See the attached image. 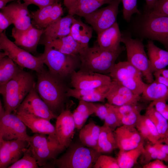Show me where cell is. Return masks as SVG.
<instances>
[{"mask_svg": "<svg viewBox=\"0 0 168 168\" xmlns=\"http://www.w3.org/2000/svg\"><path fill=\"white\" fill-rule=\"evenodd\" d=\"M37 82L36 90L42 100L51 111L56 114L62 108L66 96L68 89L63 79L44 69L37 72Z\"/></svg>", "mask_w": 168, "mask_h": 168, "instance_id": "6da1fadb", "label": "cell"}, {"mask_svg": "<svg viewBox=\"0 0 168 168\" xmlns=\"http://www.w3.org/2000/svg\"><path fill=\"white\" fill-rule=\"evenodd\" d=\"M35 85L33 75L21 69L14 77L0 86L5 113L15 112Z\"/></svg>", "mask_w": 168, "mask_h": 168, "instance_id": "7a4b0ae2", "label": "cell"}, {"mask_svg": "<svg viewBox=\"0 0 168 168\" xmlns=\"http://www.w3.org/2000/svg\"><path fill=\"white\" fill-rule=\"evenodd\" d=\"M124 49V47L120 46L114 51L105 50L97 44L84 48L78 55L81 63L79 70L109 74L116 60Z\"/></svg>", "mask_w": 168, "mask_h": 168, "instance_id": "3957f363", "label": "cell"}, {"mask_svg": "<svg viewBox=\"0 0 168 168\" xmlns=\"http://www.w3.org/2000/svg\"><path fill=\"white\" fill-rule=\"evenodd\" d=\"M66 152L54 160L59 168H91L101 153L93 148L81 144L71 143Z\"/></svg>", "mask_w": 168, "mask_h": 168, "instance_id": "277c9868", "label": "cell"}, {"mask_svg": "<svg viewBox=\"0 0 168 168\" xmlns=\"http://www.w3.org/2000/svg\"><path fill=\"white\" fill-rule=\"evenodd\" d=\"M44 45V52L40 56L49 71L62 79L71 76L76 71L78 55L66 54L48 45Z\"/></svg>", "mask_w": 168, "mask_h": 168, "instance_id": "5b68a950", "label": "cell"}, {"mask_svg": "<svg viewBox=\"0 0 168 168\" xmlns=\"http://www.w3.org/2000/svg\"><path fill=\"white\" fill-rule=\"evenodd\" d=\"M28 142L32 156L40 167L49 160L56 159L65 149L59 144L56 136L35 133L30 137Z\"/></svg>", "mask_w": 168, "mask_h": 168, "instance_id": "8992f818", "label": "cell"}, {"mask_svg": "<svg viewBox=\"0 0 168 168\" xmlns=\"http://www.w3.org/2000/svg\"><path fill=\"white\" fill-rule=\"evenodd\" d=\"M0 49L21 68H27L36 72L44 69V64L40 56H34L17 46L8 38L5 30L0 34Z\"/></svg>", "mask_w": 168, "mask_h": 168, "instance_id": "52a82bcc", "label": "cell"}, {"mask_svg": "<svg viewBox=\"0 0 168 168\" xmlns=\"http://www.w3.org/2000/svg\"><path fill=\"white\" fill-rule=\"evenodd\" d=\"M121 42L125 46L127 61L142 72L148 84L153 82L154 78L142 40L133 39L129 36H122Z\"/></svg>", "mask_w": 168, "mask_h": 168, "instance_id": "ba28073f", "label": "cell"}, {"mask_svg": "<svg viewBox=\"0 0 168 168\" xmlns=\"http://www.w3.org/2000/svg\"><path fill=\"white\" fill-rule=\"evenodd\" d=\"M26 125L15 114L6 113L0 102V138L5 140L19 139L28 142L30 137Z\"/></svg>", "mask_w": 168, "mask_h": 168, "instance_id": "9c48e42d", "label": "cell"}, {"mask_svg": "<svg viewBox=\"0 0 168 168\" xmlns=\"http://www.w3.org/2000/svg\"><path fill=\"white\" fill-rule=\"evenodd\" d=\"M121 0H113L106 7L98 9L83 17L98 34L116 22L119 5Z\"/></svg>", "mask_w": 168, "mask_h": 168, "instance_id": "30bf717a", "label": "cell"}, {"mask_svg": "<svg viewBox=\"0 0 168 168\" xmlns=\"http://www.w3.org/2000/svg\"><path fill=\"white\" fill-rule=\"evenodd\" d=\"M35 85L16 109L15 114H26L49 121L56 119L58 116L51 111L40 97L36 90Z\"/></svg>", "mask_w": 168, "mask_h": 168, "instance_id": "8fae6325", "label": "cell"}, {"mask_svg": "<svg viewBox=\"0 0 168 168\" xmlns=\"http://www.w3.org/2000/svg\"><path fill=\"white\" fill-rule=\"evenodd\" d=\"M141 30L144 36L158 41L168 50V16L148 13Z\"/></svg>", "mask_w": 168, "mask_h": 168, "instance_id": "7c38bea8", "label": "cell"}, {"mask_svg": "<svg viewBox=\"0 0 168 168\" xmlns=\"http://www.w3.org/2000/svg\"><path fill=\"white\" fill-rule=\"evenodd\" d=\"M110 76L97 72L79 70L71 76V84L73 88L92 89L110 83Z\"/></svg>", "mask_w": 168, "mask_h": 168, "instance_id": "4fadbf2b", "label": "cell"}, {"mask_svg": "<svg viewBox=\"0 0 168 168\" xmlns=\"http://www.w3.org/2000/svg\"><path fill=\"white\" fill-rule=\"evenodd\" d=\"M28 147V143L26 141L0 138V168H8L16 161Z\"/></svg>", "mask_w": 168, "mask_h": 168, "instance_id": "5bb4252c", "label": "cell"}, {"mask_svg": "<svg viewBox=\"0 0 168 168\" xmlns=\"http://www.w3.org/2000/svg\"><path fill=\"white\" fill-rule=\"evenodd\" d=\"M109 75L112 81L127 88L138 95H142L147 84L135 77L125 67L123 62L115 63Z\"/></svg>", "mask_w": 168, "mask_h": 168, "instance_id": "9a60e30c", "label": "cell"}, {"mask_svg": "<svg viewBox=\"0 0 168 168\" xmlns=\"http://www.w3.org/2000/svg\"><path fill=\"white\" fill-rule=\"evenodd\" d=\"M56 136L59 144L68 147L73 138L75 128L72 113L68 108L62 110L56 119Z\"/></svg>", "mask_w": 168, "mask_h": 168, "instance_id": "2e32d148", "label": "cell"}, {"mask_svg": "<svg viewBox=\"0 0 168 168\" xmlns=\"http://www.w3.org/2000/svg\"><path fill=\"white\" fill-rule=\"evenodd\" d=\"M44 30L37 29L32 25L25 30L17 29L14 27L12 30V36L17 46L30 53H34Z\"/></svg>", "mask_w": 168, "mask_h": 168, "instance_id": "e0dca14e", "label": "cell"}, {"mask_svg": "<svg viewBox=\"0 0 168 168\" xmlns=\"http://www.w3.org/2000/svg\"><path fill=\"white\" fill-rule=\"evenodd\" d=\"M63 14L61 4L56 2L31 12V23L37 29H44L62 17Z\"/></svg>", "mask_w": 168, "mask_h": 168, "instance_id": "ac0fdd59", "label": "cell"}, {"mask_svg": "<svg viewBox=\"0 0 168 168\" xmlns=\"http://www.w3.org/2000/svg\"><path fill=\"white\" fill-rule=\"evenodd\" d=\"M30 5L28 2L22 3L18 1L6 6L1 11L9 17L16 28L25 30L32 25L28 9Z\"/></svg>", "mask_w": 168, "mask_h": 168, "instance_id": "d6986e66", "label": "cell"}, {"mask_svg": "<svg viewBox=\"0 0 168 168\" xmlns=\"http://www.w3.org/2000/svg\"><path fill=\"white\" fill-rule=\"evenodd\" d=\"M114 133L119 150L128 151L144 145V139L134 126L122 125Z\"/></svg>", "mask_w": 168, "mask_h": 168, "instance_id": "ffe728a7", "label": "cell"}, {"mask_svg": "<svg viewBox=\"0 0 168 168\" xmlns=\"http://www.w3.org/2000/svg\"><path fill=\"white\" fill-rule=\"evenodd\" d=\"M76 19L68 14L48 26L44 29L41 37V44H44L69 35L72 26Z\"/></svg>", "mask_w": 168, "mask_h": 168, "instance_id": "44dd1931", "label": "cell"}, {"mask_svg": "<svg viewBox=\"0 0 168 168\" xmlns=\"http://www.w3.org/2000/svg\"><path fill=\"white\" fill-rule=\"evenodd\" d=\"M106 99L109 104L120 106L137 104L141 99V96L135 94L130 89L115 82Z\"/></svg>", "mask_w": 168, "mask_h": 168, "instance_id": "7402d4cb", "label": "cell"}, {"mask_svg": "<svg viewBox=\"0 0 168 168\" xmlns=\"http://www.w3.org/2000/svg\"><path fill=\"white\" fill-rule=\"evenodd\" d=\"M121 37L119 27L116 22L97 35V45L104 50H116L120 47Z\"/></svg>", "mask_w": 168, "mask_h": 168, "instance_id": "603a6c76", "label": "cell"}, {"mask_svg": "<svg viewBox=\"0 0 168 168\" xmlns=\"http://www.w3.org/2000/svg\"><path fill=\"white\" fill-rule=\"evenodd\" d=\"M15 114L33 133L56 136L55 127L50 121L20 113Z\"/></svg>", "mask_w": 168, "mask_h": 168, "instance_id": "cb8c5ba5", "label": "cell"}, {"mask_svg": "<svg viewBox=\"0 0 168 168\" xmlns=\"http://www.w3.org/2000/svg\"><path fill=\"white\" fill-rule=\"evenodd\" d=\"M146 47L151 70L153 73L168 66V51L158 47L151 40L147 41Z\"/></svg>", "mask_w": 168, "mask_h": 168, "instance_id": "d4e9b609", "label": "cell"}, {"mask_svg": "<svg viewBox=\"0 0 168 168\" xmlns=\"http://www.w3.org/2000/svg\"><path fill=\"white\" fill-rule=\"evenodd\" d=\"M113 0H76L68 10V14L84 17Z\"/></svg>", "mask_w": 168, "mask_h": 168, "instance_id": "484cf974", "label": "cell"}, {"mask_svg": "<svg viewBox=\"0 0 168 168\" xmlns=\"http://www.w3.org/2000/svg\"><path fill=\"white\" fill-rule=\"evenodd\" d=\"M122 125L133 126L136 125L141 115L142 107L138 103L120 106L113 105Z\"/></svg>", "mask_w": 168, "mask_h": 168, "instance_id": "4316f807", "label": "cell"}, {"mask_svg": "<svg viewBox=\"0 0 168 168\" xmlns=\"http://www.w3.org/2000/svg\"><path fill=\"white\" fill-rule=\"evenodd\" d=\"M45 44L63 54L72 55H78L84 49L70 34L44 44Z\"/></svg>", "mask_w": 168, "mask_h": 168, "instance_id": "83f0119b", "label": "cell"}, {"mask_svg": "<svg viewBox=\"0 0 168 168\" xmlns=\"http://www.w3.org/2000/svg\"><path fill=\"white\" fill-rule=\"evenodd\" d=\"M117 148L114 131L104 124L101 126L96 150L101 153H109Z\"/></svg>", "mask_w": 168, "mask_h": 168, "instance_id": "f1b7e54d", "label": "cell"}, {"mask_svg": "<svg viewBox=\"0 0 168 168\" xmlns=\"http://www.w3.org/2000/svg\"><path fill=\"white\" fill-rule=\"evenodd\" d=\"M93 29L92 27L76 19L72 26L70 34L85 48L89 46V42L92 37Z\"/></svg>", "mask_w": 168, "mask_h": 168, "instance_id": "f546056e", "label": "cell"}, {"mask_svg": "<svg viewBox=\"0 0 168 168\" xmlns=\"http://www.w3.org/2000/svg\"><path fill=\"white\" fill-rule=\"evenodd\" d=\"M4 52L0 53V86L14 77L19 72V68Z\"/></svg>", "mask_w": 168, "mask_h": 168, "instance_id": "4dcf8cb0", "label": "cell"}, {"mask_svg": "<svg viewBox=\"0 0 168 168\" xmlns=\"http://www.w3.org/2000/svg\"><path fill=\"white\" fill-rule=\"evenodd\" d=\"M141 99L152 101L158 100H168V87L154 80L147 84L142 94Z\"/></svg>", "mask_w": 168, "mask_h": 168, "instance_id": "1f68e13d", "label": "cell"}, {"mask_svg": "<svg viewBox=\"0 0 168 168\" xmlns=\"http://www.w3.org/2000/svg\"><path fill=\"white\" fill-rule=\"evenodd\" d=\"M142 145L128 150H119L116 158L120 168H131L137 162L144 149Z\"/></svg>", "mask_w": 168, "mask_h": 168, "instance_id": "d6a6232c", "label": "cell"}, {"mask_svg": "<svg viewBox=\"0 0 168 168\" xmlns=\"http://www.w3.org/2000/svg\"><path fill=\"white\" fill-rule=\"evenodd\" d=\"M155 125L161 137V142L164 137L168 127V122L163 116L157 111L150 103L147 107L144 114Z\"/></svg>", "mask_w": 168, "mask_h": 168, "instance_id": "836d02e7", "label": "cell"}, {"mask_svg": "<svg viewBox=\"0 0 168 168\" xmlns=\"http://www.w3.org/2000/svg\"><path fill=\"white\" fill-rule=\"evenodd\" d=\"M115 82L112 81L110 84L103 86L97 91L90 95L82 97L79 100L89 102H104L114 86Z\"/></svg>", "mask_w": 168, "mask_h": 168, "instance_id": "e575fe53", "label": "cell"}, {"mask_svg": "<svg viewBox=\"0 0 168 168\" xmlns=\"http://www.w3.org/2000/svg\"><path fill=\"white\" fill-rule=\"evenodd\" d=\"M39 167L36 160L32 156L29 148H27L21 159L9 166L8 168H37Z\"/></svg>", "mask_w": 168, "mask_h": 168, "instance_id": "d590c367", "label": "cell"}, {"mask_svg": "<svg viewBox=\"0 0 168 168\" xmlns=\"http://www.w3.org/2000/svg\"><path fill=\"white\" fill-rule=\"evenodd\" d=\"M107 104L108 107V112L104 120V125L114 131L116 128L122 125L113 105L108 103Z\"/></svg>", "mask_w": 168, "mask_h": 168, "instance_id": "8d00e7d4", "label": "cell"}, {"mask_svg": "<svg viewBox=\"0 0 168 168\" xmlns=\"http://www.w3.org/2000/svg\"><path fill=\"white\" fill-rule=\"evenodd\" d=\"M121 1L123 5V17L126 21H130L133 14H141L137 8V0H121Z\"/></svg>", "mask_w": 168, "mask_h": 168, "instance_id": "74e56055", "label": "cell"}, {"mask_svg": "<svg viewBox=\"0 0 168 168\" xmlns=\"http://www.w3.org/2000/svg\"><path fill=\"white\" fill-rule=\"evenodd\" d=\"M94 168H120L116 158L100 155L96 161Z\"/></svg>", "mask_w": 168, "mask_h": 168, "instance_id": "f35d334b", "label": "cell"}, {"mask_svg": "<svg viewBox=\"0 0 168 168\" xmlns=\"http://www.w3.org/2000/svg\"><path fill=\"white\" fill-rule=\"evenodd\" d=\"M79 136L80 140L83 145L96 150L97 141L94 139L84 126L80 129Z\"/></svg>", "mask_w": 168, "mask_h": 168, "instance_id": "ab89813d", "label": "cell"}, {"mask_svg": "<svg viewBox=\"0 0 168 168\" xmlns=\"http://www.w3.org/2000/svg\"><path fill=\"white\" fill-rule=\"evenodd\" d=\"M158 149L152 144H148L144 147L141 156L143 163L146 164L152 160L157 159Z\"/></svg>", "mask_w": 168, "mask_h": 168, "instance_id": "60d3db41", "label": "cell"}, {"mask_svg": "<svg viewBox=\"0 0 168 168\" xmlns=\"http://www.w3.org/2000/svg\"><path fill=\"white\" fill-rule=\"evenodd\" d=\"M148 13L158 16H168V0H158Z\"/></svg>", "mask_w": 168, "mask_h": 168, "instance_id": "b9f144b4", "label": "cell"}, {"mask_svg": "<svg viewBox=\"0 0 168 168\" xmlns=\"http://www.w3.org/2000/svg\"><path fill=\"white\" fill-rule=\"evenodd\" d=\"M76 109L88 118L89 116L94 113V103L80 100L78 105Z\"/></svg>", "mask_w": 168, "mask_h": 168, "instance_id": "7bdbcfd3", "label": "cell"}, {"mask_svg": "<svg viewBox=\"0 0 168 168\" xmlns=\"http://www.w3.org/2000/svg\"><path fill=\"white\" fill-rule=\"evenodd\" d=\"M72 115L76 128L80 130L83 127L88 118L76 109L72 113Z\"/></svg>", "mask_w": 168, "mask_h": 168, "instance_id": "ee69618b", "label": "cell"}, {"mask_svg": "<svg viewBox=\"0 0 168 168\" xmlns=\"http://www.w3.org/2000/svg\"><path fill=\"white\" fill-rule=\"evenodd\" d=\"M95 111L94 114L102 120H104L108 112V107L107 104L105 105L99 103H94Z\"/></svg>", "mask_w": 168, "mask_h": 168, "instance_id": "f6af8a7d", "label": "cell"}, {"mask_svg": "<svg viewBox=\"0 0 168 168\" xmlns=\"http://www.w3.org/2000/svg\"><path fill=\"white\" fill-rule=\"evenodd\" d=\"M92 137L97 141L101 130V126L96 125L94 122H91L84 126Z\"/></svg>", "mask_w": 168, "mask_h": 168, "instance_id": "bcb514c9", "label": "cell"}, {"mask_svg": "<svg viewBox=\"0 0 168 168\" xmlns=\"http://www.w3.org/2000/svg\"><path fill=\"white\" fill-rule=\"evenodd\" d=\"M12 23L9 17L1 11L0 12V33L3 32Z\"/></svg>", "mask_w": 168, "mask_h": 168, "instance_id": "7dc6e473", "label": "cell"}, {"mask_svg": "<svg viewBox=\"0 0 168 168\" xmlns=\"http://www.w3.org/2000/svg\"><path fill=\"white\" fill-rule=\"evenodd\" d=\"M30 4H33L37 6L39 9L47 6L53 4L56 2L54 0H23Z\"/></svg>", "mask_w": 168, "mask_h": 168, "instance_id": "c3c4849f", "label": "cell"}, {"mask_svg": "<svg viewBox=\"0 0 168 168\" xmlns=\"http://www.w3.org/2000/svg\"><path fill=\"white\" fill-rule=\"evenodd\" d=\"M151 103L155 110L161 113L163 112L168 105L166 101L163 100H158L151 101Z\"/></svg>", "mask_w": 168, "mask_h": 168, "instance_id": "681fc988", "label": "cell"}, {"mask_svg": "<svg viewBox=\"0 0 168 168\" xmlns=\"http://www.w3.org/2000/svg\"><path fill=\"white\" fill-rule=\"evenodd\" d=\"M143 168H168L167 165L164 164L162 161L156 159L144 165Z\"/></svg>", "mask_w": 168, "mask_h": 168, "instance_id": "f907efd6", "label": "cell"}, {"mask_svg": "<svg viewBox=\"0 0 168 168\" xmlns=\"http://www.w3.org/2000/svg\"><path fill=\"white\" fill-rule=\"evenodd\" d=\"M153 75L155 80L165 85L168 87V80L162 76L157 71L154 72Z\"/></svg>", "mask_w": 168, "mask_h": 168, "instance_id": "816d5d0a", "label": "cell"}, {"mask_svg": "<svg viewBox=\"0 0 168 168\" xmlns=\"http://www.w3.org/2000/svg\"><path fill=\"white\" fill-rule=\"evenodd\" d=\"M155 147L157 148L160 150L162 151L168 155V145L164 144L161 142H158L154 144Z\"/></svg>", "mask_w": 168, "mask_h": 168, "instance_id": "f5cc1de1", "label": "cell"}, {"mask_svg": "<svg viewBox=\"0 0 168 168\" xmlns=\"http://www.w3.org/2000/svg\"><path fill=\"white\" fill-rule=\"evenodd\" d=\"M149 11L152 9L155 4L158 0H145Z\"/></svg>", "mask_w": 168, "mask_h": 168, "instance_id": "db71d44e", "label": "cell"}, {"mask_svg": "<svg viewBox=\"0 0 168 168\" xmlns=\"http://www.w3.org/2000/svg\"><path fill=\"white\" fill-rule=\"evenodd\" d=\"M76 0H63V3L68 10Z\"/></svg>", "mask_w": 168, "mask_h": 168, "instance_id": "11a10c76", "label": "cell"}, {"mask_svg": "<svg viewBox=\"0 0 168 168\" xmlns=\"http://www.w3.org/2000/svg\"><path fill=\"white\" fill-rule=\"evenodd\" d=\"M157 72H158L161 75L168 80V69H166L165 68Z\"/></svg>", "mask_w": 168, "mask_h": 168, "instance_id": "9f6ffc18", "label": "cell"}, {"mask_svg": "<svg viewBox=\"0 0 168 168\" xmlns=\"http://www.w3.org/2000/svg\"><path fill=\"white\" fill-rule=\"evenodd\" d=\"M15 0H0V8L1 9L6 6L8 2Z\"/></svg>", "mask_w": 168, "mask_h": 168, "instance_id": "6f0895ef", "label": "cell"}, {"mask_svg": "<svg viewBox=\"0 0 168 168\" xmlns=\"http://www.w3.org/2000/svg\"><path fill=\"white\" fill-rule=\"evenodd\" d=\"M161 142L162 143L164 142L166 144L168 145V127L165 135L162 140Z\"/></svg>", "mask_w": 168, "mask_h": 168, "instance_id": "680465c9", "label": "cell"}, {"mask_svg": "<svg viewBox=\"0 0 168 168\" xmlns=\"http://www.w3.org/2000/svg\"><path fill=\"white\" fill-rule=\"evenodd\" d=\"M161 114L166 120H168V105L165 110Z\"/></svg>", "mask_w": 168, "mask_h": 168, "instance_id": "91938a15", "label": "cell"}, {"mask_svg": "<svg viewBox=\"0 0 168 168\" xmlns=\"http://www.w3.org/2000/svg\"><path fill=\"white\" fill-rule=\"evenodd\" d=\"M56 2H60V1L62 0H54Z\"/></svg>", "mask_w": 168, "mask_h": 168, "instance_id": "94428289", "label": "cell"}, {"mask_svg": "<svg viewBox=\"0 0 168 168\" xmlns=\"http://www.w3.org/2000/svg\"><path fill=\"white\" fill-rule=\"evenodd\" d=\"M168 167V165H167Z\"/></svg>", "mask_w": 168, "mask_h": 168, "instance_id": "6125c7cd", "label": "cell"}]
</instances>
